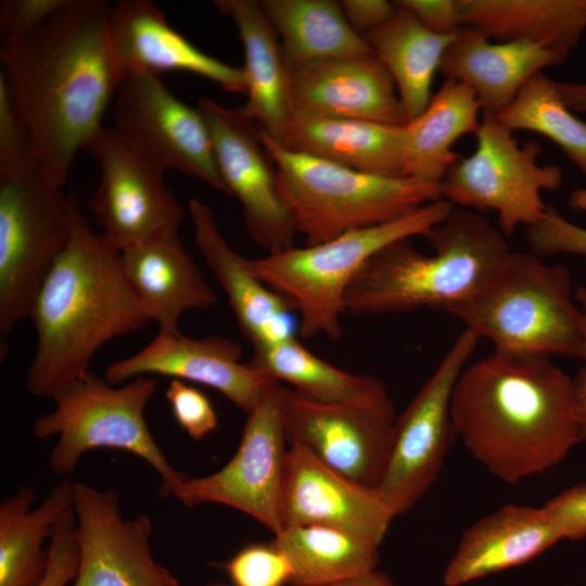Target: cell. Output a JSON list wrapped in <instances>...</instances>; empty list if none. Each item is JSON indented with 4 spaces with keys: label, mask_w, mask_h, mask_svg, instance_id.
Masks as SVG:
<instances>
[{
    "label": "cell",
    "mask_w": 586,
    "mask_h": 586,
    "mask_svg": "<svg viewBox=\"0 0 586 586\" xmlns=\"http://www.w3.org/2000/svg\"><path fill=\"white\" fill-rule=\"evenodd\" d=\"M107 31L124 77L133 73L158 76L161 72L181 71L202 76L226 92H246L242 67L201 51L167 23L150 0H119L111 5Z\"/></svg>",
    "instance_id": "obj_21"
},
{
    "label": "cell",
    "mask_w": 586,
    "mask_h": 586,
    "mask_svg": "<svg viewBox=\"0 0 586 586\" xmlns=\"http://www.w3.org/2000/svg\"><path fill=\"white\" fill-rule=\"evenodd\" d=\"M575 291L565 265L512 251L482 292L445 311L495 349L583 358L584 322Z\"/></svg>",
    "instance_id": "obj_6"
},
{
    "label": "cell",
    "mask_w": 586,
    "mask_h": 586,
    "mask_svg": "<svg viewBox=\"0 0 586 586\" xmlns=\"http://www.w3.org/2000/svg\"><path fill=\"white\" fill-rule=\"evenodd\" d=\"M280 517L282 528L327 525L378 546L394 519L375 488L346 477L296 445L289 447Z\"/></svg>",
    "instance_id": "obj_19"
},
{
    "label": "cell",
    "mask_w": 586,
    "mask_h": 586,
    "mask_svg": "<svg viewBox=\"0 0 586 586\" xmlns=\"http://www.w3.org/2000/svg\"><path fill=\"white\" fill-rule=\"evenodd\" d=\"M224 569L231 586H290L293 579L288 558L271 542L244 546Z\"/></svg>",
    "instance_id": "obj_36"
},
{
    "label": "cell",
    "mask_w": 586,
    "mask_h": 586,
    "mask_svg": "<svg viewBox=\"0 0 586 586\" xmlns=\"http://www.w3.org/2000/svg\"><path fill=\"white\" fill-rule=\"evenodd\" d=\"M156 388L150 375L117 386L89 371L60 390L51 398L54 408L33 425L36 438L56 437L51 471L68 477L88 451L118 449L151 466L161 477V495L171 496L186 476L169 463L148 426L144 411Z\"/></svg>",
    "instance_id": "obj_8"
},
{
    "label": "cell",
    "mask_w": 586,
    "mask_h": 586,
    "mask_svg": "<svg viewBox=\"0 0 586 586\" xmlns=\"http://www.w3.org/2000/svg\"><path fill=\"white\" fill-rule=\"evenodd\" d=\"M198 109L206 120L220 176L242 206L252 240L267 254L294 246L297 232L259 126L243 107H228L206 97L199 100Z\"/></svg>",
    "instance_id": "obj_15"
},
{
    "label": "cell",
    "mask_w": 586,
    "mask_h": 586,
    "mask_svg": "<svg viewBox=\"0 0 586 586\" xmlns=\"http://www.w3.org/2000/svg\"><path fill=\"white\" fill-rule=\"evenodd\" d=\"M544 507L564 539L578 540L586 537V483L565 488Z\"/></svg>",
    "instance_id": "obj_42"
},
{
    "label": "cell",
    "mask_w": 586,
    "mask_h": 586,
    "mask_svg": "<svg viewBox=\"0 0 586 586\" xmlns=\"http://www.w3.org/2000/svg\"><path fill=\"white\" fill-rule=\"evenodd\" d=\"M575 296L583 315L584 354L582 359L585 360L584 367L574 381L575 411L582 440H586V286H578L575 291Z\"/></svg>",
    "instance_id": "obj_45"
},
{
    "label": "cell",
    "mask_w": 586,
    "mask_h": 586,
    "mask_svg": "<svg viewBox=\"0 0 586 586\" xmlns=\"http://www.w3.org/2000/svg\"><path fill=\"white\" fill-rule=\"evenodd\" d=\"M481 106L467 86L446 79L426 109L403 128V176L441 183L459 158L453 150L458 139L475 133Z\"/></svg>",
    "instance_id": "obj_30"
},
{
    "label": "cell",
    "mask_w": 586,
    "mask_h": 586,
    "mask_svg": "<svg viewBox=\"0 0 586 586\" xmlns=\"http://www.w3.org/2000/svg\"><path fill=\"white\" fill-rule=\"evenodd\" d=\"M74 511L56 526L48 548V562L37 586H69L79 565Z\"/></svg>",
    "instance_id": "obj_41"
},
{
    "label": "cell",
    "mask_w": 586,
    "mask_h": 586,
    "mask_svg": "<svg viewBox=\"0 0 586 586\" xmlns=\"http://www.w3.org/2000/svg\"><path fill=\"white\" fill-rule=\"evenodd\" d=\"M496 117L512 131L527 130L548 138L586 175V122L574 115L562 100L556 80L543 72L528 79Z\"/></svg>",
    "instance_id": "obj_35"
},
{
    "label": "cell",
    "mask_w": 586,
    "mask_h": 586,
    "mask_svg": "<svg viewBox=\"0 0 586 586\" xmlns=\"http://www.w3.org/2000/svg\"><path fill=\"white\" fill-rule=\"evenodd\" d=\"M85 151L100 181L88 201L104 239L118 252L169 230H179L183 208L164 181L166 168L128 136L102 127Z\"/></svg>",
    "instance_id": "obj_12"
},
{
    "label": "cell",
    "mask_w": 586,
    "mask_h": 586,
    "mask_svg": "<svg viewBox=\"0 0 586 586\" xmlns=\"http://www.w3.org/2000/svg\"><path fill=\"white\" fill-rule=\"evenodd\" d=\"M566 58L528 41L492 42L479 29L463 26L454 35L440 72L471 89L483 115L497 116L528 79Z\"/></svg>",
    "instance_id": "obj_24"
},
{
    "label": "cell",
    "mask_w": 586,
    "mask_h": 586,
    "mask_svg": "<svg viewBox=\"0 0 586 586\" xmlns=\"http://www.w3.org/2000/svg\"><path fill=\"white\" fill-rule=\"evenodd\" d=\"M402 126L291 115L280 135L272 138L290 151L351 169L404 177Z\"/></svg>",
    "instance_id": "obj_26"
},
{
    "label": "cell",
    "mask_w": 586,
    "mask_h": 586,
    "mask_svg": "<svg viewBox=\"0 0 586 586\" xmlns=\"http://www.w3.org/2000/svg\"><path fill=\"white\" fill-rule=\"evenodd\" d=\"M296 232L315 245L382 225L443 199L441 183L351 169L290 151L259 127Z\"/></svg>",
    "instance_id": "obj_5"
},
{
    "label": "cell",
    "mask_w": 586,
    "mask_h": 586,
    "mask_svg": "<svg viewBox=\"0 0 586 586\" xmlns=\"http://www.w3.org/2000/svg\"><path fill=\"white\" fill-rule=\"evenodd\" d=\"M394 3L392 17L364 37L392 76L407 123L430 103L434 77L455 34L433 33L409 10Z\"/></svg>",
    "instance_id": "obj_31"
},
{
    "label": "cell",
    "mask_w": 586,
    "mask_h": 586,
    "mask_svg": "<svg viewBox=\"0 0 586 586\" xmlns=\"http://www.w3.org/2000/svg\"><path fill=\"white\" fill-rule=\"evenodd\" d=\"M526 240L535 255L573 254L586 257V228L547 205L543 218L526 227Z\"/></svg>",
    "instance_id": "obj_38"
},
{
    "label": "cell",
    "mask_w": 586,
    "mask_h": 586,
    "mask_svg": "<svg viewBox=\"0 0 586 586\" xmlns=\"http://www.w3.org/2000/svg\"><path fill=\"white\" fill-rule=\"evenodd\" d=\"M188 208L194 243L225 291L242 335L253 348L295 337L292 304L256 277L247 258L228 244L206 203L192 199Z\"/></svg>",
    "instance_id": "obj_22"
},
{
    "label": "cell",
    "mask_w": 586,
    "mask_h": 586,
    "mask_svg": "<svg viewBox=\"0 0 586 586\" xmlns=\"http://www.w3.org/2000/svg\"><path fill=\"white\" fill-rule=\"evenodd\" d=\"M282 392L283 386L273 381L246 413L237 451L225 466L207 475L186 476L171 496L187 507L216 504L233 508L278 534L290 447L281 417Z\"/></svg>",
    "instance_id": "obj_13"
},
{
    "label": "cell",
    "mask_w": 586,
    "mask_h": 586,
    "mask_svg": "<svg viewBox=\"0 0 586 586\" xmlns=\"http://www.w3.org/2000/svg\"><path fill=\"white\" fill-rule=\"evenodd\" d=\"M563 535L544 506L508 504L469 526L444 569V586H463L523 565Z\"/></svg>",
    "instance_id": "obj_23"
},
{
    "label": "cell",
    "mask_w": 586,
    "mask_h": 586,
    "mask_svg": "<svg viewBox=\"0 0 586 586\" xmlns=\"http://www.w3.org/2000/svg\"><path fill=\"white\" fill-rule=\"evenodd\" d=\"M480 337L466 328L408 406L396 416L390 455L377 487L394 518L410 511L441 473L457 436L450 405L456 382Z\"/></svg>",
    "instance_id": "obj_11"
},
{
    "label": "cell",
    "mask_w": 586,
    "mask_h": 586,
    "mask_svg": "<svg viewBox=\"0 0 586 586\" xmlns=\"http://www.w3.org/2000/svg\"><path fill=\"white\" fill-rule=\"evenodd\" d=\"M474 136V151L459 156L441 181L442 198L481 214L494 211L506 237L539 221L547 208L542 194L561 186V168L538 164L540 145H520L496 116L483 115Z\"/></svg>",
    "instance_id": "obj_10"
},
{
    "label": "cell",
    "mask_w": 586,
    "mask_h": 586,
    "mask_svg": "<svg viewBox=\"0 0 586 586\" xmlns=\"http://www.w3.org/2000/svg\"><path fill=\"white\" fill-rule=\"evenodd\" d=\"M568 205L573 209L586 212V188L572 191L568 199Z\"/></svg>",
    "instance_id": "obj_48"
},
{
    "label": "cell",
    "mask_w": 586,
    "mask_h": 586,
    "mask_svg": "<svg viewBox=\"0 0 586 586\" xmlns=\"http://www.w3.org/2000/svg\"><path fill=\"white\" fill-rule=\"evenodd\" d=\"M424 238L432 254L418 251L410 239L375 253L348 286L345 313L383 315L423 307L445 311L482 292L512 252L488 218L461 207H454Z\"/></svg>",
    "instance_id": "obj_4"
},
{
    "label": "cell",
    "mask_w": 586,
    "mask_h": 586,
    "mask_svg": "<svg viewBox=\"0 0 586 586\" xmlns=\"http://www.w3.org/2000/svg\"><path fill=\"white\" fill-rule=\"evenodd\" d=\"M293 570L290 586H323L378 568L380 546L319 524L283 527L270 540Z\"/></svg>",
    "instance_id": "obj_33"
},
{
    "label": "cell",
    "mask_w": 586,
    "mask_h": 586,
    "mask_svg": "<svg viewBox=\"0 0 586 586\" xmlns=\"http://www.w3.org/2000/svg\"><path fill=\"white\" fill-rule=\"evenodd\" d=\"M323 586H398L378 568L360 575Z\"/></svg>",
    "instance_id": "obj_47"
},
{
    "label": "cell",
    "mask_w": 586,
    "mask_h": 586,
    "mask_svg": "<svg viewBox=\"0 0 586 586\" xmlns=\"http://www.w3.org/2000/svg\"><path fill=\"white\" fill-rule=\"evenodd\" d=\"M428 29L440 35H454L461 27L458 0H399Z\"/></svg>",
    "instance_id": "obj_43"
},
{
    "label": "cell",
    "mask_w": 586,
    "mask_h": 586,
    "mask_svg": "<svg viewBox=\"0 0 586 586\" xmlns=\"http://www.w3.org/2000/svg\"><path fill=\"white\" fill-rule=\"evenodd\" d=\"M125 277L156 322L160 334L177 335L188 310H206L217 296L184 250L179 230H169L120 252Z\"/></svg>",
    "instance_id": "obj_25"
},
{
    "label": "cell",
    "mask_w": 586,
    "mask_h": 586,
    "mask_svg": "<svg viewBox=\"0 0 586 586\" xmlns=\"http://www.w3.org/2000/svg\"><path fill=\"white\" fill-rule=\"evenodd\" d=\"M114 128L158 161L230 196L201 111L178 98L150 73L124 77L113 106Z\"/></svg>",
    "instance_id": "obj_16"
},
{
    "label": "cell",
    "mask_w": 586,
    "mask_h": 586,
    "mask_svg": "<svg viewBox=\"0 0 586 586\" xmlns=\"http://www.w3.org/2000/svg\"><path fill=\"white\" fill-rule=\"evenodd\" d=\"M206 586H231V585L224 582H213V583L207 584Z\"/></svg>",
    "instance_id": "obj_49"
},
{
    "label": "cell",
    "mask_w": 586,
    "mask_h": 586,
    "mask_svg": "<svg viewBox=\"0 0 586 586\" xmlns=\"http://www.w3.org/2000/svg\"><path fill=\"white\" fill-rule=\"evenodd\" d=\"M28 317L36 349L26 385L33 395L49 399L89 372L104 344L152 321L125 277L120 252L92 230L74 198L67 244Z\"/></svg>",
    "instance_id": "obj_3"
},
{
    "label": "cell",
    "mask_w": 586,
    "mask_h": 586,
    "mask_svg": "<svg viewBox=\"0 0 586 586\" xmlns=\"http://www.w3.org/2000/svg\"><path fill=\"white\" fill-rule=\"evenodd\" d=\"M215 8L232 20L244 50L245 113L277 138L290 118L286 69L279 36L262 1L215 0Z\"/></svg>",
    "instance_id": "obj_28"
},
{
    "label": "cell",
    "mask_w": 586,
    "mask_h": 586,
    "mask_svg": "<svg viewBox=\"0 0 586 586\" xmlns=\"http://www.w3.org/2000/svg\"><path fill=\"white\" fill-rule=\"evenodd\" d=\"M38 167L31 135L0 74V177L18 175Z\"/></svg>",
    "instance_id": "obj_37"
},
{
    "label": "cell",
    "mask_w": 586,
    "mask_h": 586,
    "mask_svg": "<svg viewBox=\"0 0 586 586\" xmlns=\"http://www.w3.org/2000/svg\"><path fill=\"white\" fill-rule=\"evenodd\" d=\"M241 357L242 348L224 336L157 333L137 353L107 366L104 378L113 385L151 374L192 381L218 391L247 413L273 381L254 372Z\"/></svg>",
    "instance_id": "obj_18"
},
{
    "label": "cell",
    "mask_w": 586,
    "mask_h": 586,
    "mask_svg": "<svg viewBox=\"0 0 586 586\" xmlns=\"http://www.w3.org/2000/svg\"><path fill=\"white\" fill-rule=\"evenodd\" d=\"M74 515L79 565L69 586H179L152 555L150 518L124 517L114 489L76 482Z\"/></svg>",
    "instance_id": "obj_17"
},
{
    "label": "cell",
    "mask_w": 586,
    "mask_h": 586,
    "mask_svg": "<svg viewBox=\"0 0 586 586\" xmlns=\"http://www.w3.org/2000/svg\"><path fill=\"white\" fill-rule=\"evenodd\" d=\"M290 116L406 123L396 87L375 56L329 60L289 73Z\"/></svg>",
    "instance_id": "obj_20"
},
{
    "label": "cell",
    "mask_w": 586,
    "mask_h": 586,
    "mask_svg": "<svg viewBox=\"0 0 586 586\" xmlns=\"http://www.w3.org/2000/svg\"><path fill=\"white\" fill-rule=\"evenodd\" d=\"M450 412L470 454L510 485L556 467L583 441L574 381L547 356L495 349L462 370Z\"/></svg>",
    "instance_id": "obj_2"
},
{
    "label": "cell",
    "mask_w": 586,
    "mask_h": 586,
    "mask_svg": "<svg viewBox=\"0 0 586 586\" xmlns=\"http://www.w3.org/2000/svg\"><path fill=\"white\" fill-rule=\"evenodd\" d=\"M247 366L260 377L285 381L324 403H366L385 388L378 378L341 370L305 348L296 337L253 348Z\"/></svg>",
    "instance_id": "obj_34"
},
{
    "label": "cell",
    "mask_w": 586,
    "mask_h": 586,
    "mask_svg": "<svg viewBox=\"0 0 586 586\" xmlns=\"http://www.w3.org/2000/svg\"><path fill=\"white\" fill-rule=\"evenodd\" d=\"M556 85L562 100L573 112L586 114V81L556 80Z\"/></svg>",
    "instance_id": "obj_46"
},
{
    "label": "cell",
    "mask_w": 586,
    "mask_h": 586,
    "mask_svg": "<svg viewBox=\"0 0 586 586\" xmlns=\"http://www.w3.org/2000/svg\"><path fill=\"white\" fill-rule=\"evenodd\" d=\"M35 168L0 177V346L29 315L49 270L65 249L73 196Z\"/></svg>",
    "instance_id": "obj_9"
},
{
    "label": "cell",
    "mask_w": 586,
    "mask_h": 586,
    "mask_svg": "<svg viewBox=\"0 0 586 586\" xmlns=\"http://www.w3.org/2000/svg\"><path fill=\"white\" fill-rule=\"evenodd\" d=\"M67 0H2L0 36L2 42L16 43L38 33Z\"/></svg>",
    "instance_id": "obj_40"
},
{
    "label": "cell",
    "mask_w": 586,
    "mask_h": 586,
    "mask_svg": "<svg viewBox=\"0 0 586 586\" xmlns=\"http://www.w3.org/2000/svg\"><path fill=\"white\" fill-rule=\"evenodd\" d=\"M177 423L194 441H200L216 430L217 413L208 397L184 381L171 379L165 391Z\"/></svg>",
    "instance_id": "obj_39"
},
{
    "label": "cell",
    "mask_w": 586,
    "mask_h": 586,
    "mask_svg": "<svg viewBox=\"0 0 586 586\" xmlns=\"http://www.w3.org/2000/svg\"><path fill=\"white\" fill-rule=\"evenodd\" d=\"M453 208L449 201L440 199L395 220L319 244L247 258V264L256 277L292 304L300 316L297 329L302 337L323 334L334 340L342 332L346 291L362 266L394 242L424 237Z\"/></svg>",
    "instance_id": "obj_7"
},
{
    "label": "cell",
    "mask_w": 586,
    "mask_h": 586,
    "mask_svg": "<svg viewBox=\"0 0 586 586\" xmlns=\"http://www.w3.org/2000/svg\"><path fill=\"white\" fill-rule=\"evenodd\" d=\"M75 483L63 477L43 500L22 485L0 505V586H37L48 562L46 542L74 511Z\"/></svg>",
    "instance_id": "obj_27"
},
{
    "label": "cell",
    "mask_w": 586,
    "mask_h": 586,
    "mask_svg": "<svg viewBox=\"0 0 586 586\" xmlns=\"http://www.w3.org/2000/svg\"><path fill=\"white\" fill-rule=\"evenodd\" d=\"M110 8L104 0H67L38 33L0 48V74L42 173L58 188L103 127L124 79L107 31Z\"/></svg>",
    "instance_id": "obj_1"
},
{
    "label": "cell",
    "mask_w": 586,
    "mask_h": 586,
    "mask_svg": "<svg viewBox=\"0 0 586 586\" xmlns=\"http://www.w3.org/2000/svg\"><path fill=\"white\" fill-rule=\"evenodd\" d=\"M262 4L279 36L289 73L317 62L374 55L339 1L264 0Z\"/></svg>",
    "instance_id": "obj_32"
},
{
    "label": "cell",
    "mask_w": 586,
    "mask_h": 586,
    "mask_svg": "<svg viewBox=\"0 0 586 586\" xmlns=\"http://www.w3.org/2000/svg\"><path fill=\"white\" fill-rule=\"evenodd\" d=\"M281 417L289 445L370 488L388 459L396 412L384 390L366 403H324L283 387Z\"/></svg>",
    "instance_id": "obj_14"
},
{
    "label": "cell",
    "mask_w": 586,
    "mask_h": 586,
    "mask_svg": "<svg viewBox=\"0 0 586 586\" xmlns=\"http://www.w3.org/2000/svg\"><path fill=\"white\" fill-rule=\"evenodd\" d=\"M461 25L501 41H528L565 55L586 31V0H458Z\"/></svg>",
    "instance_id": "obj_29"
},
{
    "label": "cell",
    "mask_w": 586,
    "mask_h": 586,
    "mask_svg": "<svg viewBox=\"0 0 586 586\" xmlns=\"http://www.w3.org/2000/svg\"><path fill=\"white\" fill-rule=\"evenodd\" d=\"M341 5L349 25L361 36L382 26L396 5L385 0H343Z\"/></svg>",
    "instance_id": "obj_44"
}]
</instances>
